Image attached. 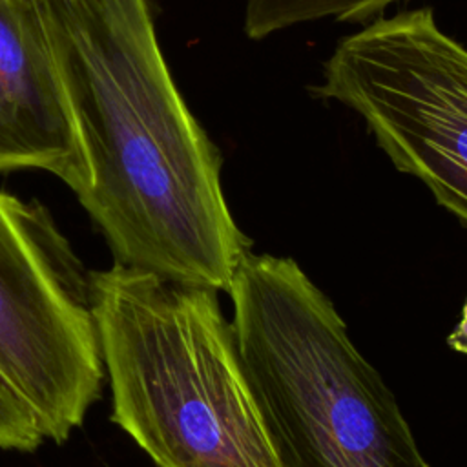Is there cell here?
Masks as SVG:
<instances>
[{
	"mask_svg": "<svg viewBox=\"0 0 467 467\" xmlns=\"http://www.w3.org/2000/svg\"><path fill=\"white\" fill-rule=\"evenodd\" d=\"M78 126V202L117 265L228 292L252 241L162 55L150 0H40Z\"/></svg>",
	"mask_w": 467,
	"mask_h": 467,
	"instance_id": "6da1fadb",
	"label": "cell"
},
{
	"mask_svg": "<svg viewBox=\"0 0 467 467\" xmlns=\"http://www.w3.org/2000/svg\"><path fill=\"white\" fill-rule=\"evenodd\" d=\"M111 420L157 467H285L217 290L89 272Z\"/></svg>",
	"mask_w": 467,
	"mask_h": 467,
	"instance_id": "7a4b0ae2",
	"label": "cell"
},
{
	"mask_svg": "<svg viewBox=\"0 0 467 467\" xmlns=\"http://www.w3.org/2000/svg\"><path fill=\"white\" fill-rule=\"evenodd\" d=\"M235 343L285 467H431L334 303L292 257L248 252Z\"/></svg>",
	"mask_w": 467,
	"mask_h": 467,
	"instance_id": "3957f363",
	"label": "cell"
},
{
	"mask_svg": "<svg viewBox=\"0 0 467 467\" xmlns=\"http://www.w3.org/2000/svg\"><path fill=\"white\" fill-rule=\"evenodd\" d=\"M312 95L358 113L396 170L467 224V47L431 7L376 16L339 38Z\"/></svg>",
	"mask_w": 467,
	"mask_h": 467,
	"instance_id": "277c9868",
	"label": "cell"
},
{
	"mask_svg": "<svg viewBox=\"0 0 467 467\" xmlns=\"http://www.w3.org/2000/svg\"><path fill=\"white\" fill-rule=\"evenodd\" d=\"M0 374L62 443L100 396L89 272L35 202L0 192Z\"/></svg>",
	"mask_w": 467,
	"mask_h": 467,
	"instance_id": "5b68a950",
	"label": "cell"
},
{
	"mask_svg": "<svg viewBox=\"0 0 467 467\" xmlns=\"http://www.w3.org/2000/svg\"><path fill=\"white\" fill-rule=\"evenodd\" d=\"M42 170L75 195L88 162L40 0H0V171Z\"/></svg>",
	"mask_w": 467,
	"mask_h": 467,
	"instance_id": "8992f818",
	"label": "cell"
},
{
	"mask_svg": "<svg viewBox=\"0 0 467 467\" xmlns=\"http://www.w3.org/2000/svg\"><path fill=\"white\" fill-rule=\"evenodd\" d=\"M400 0H243V31L252 40H263L296 26L336 20L367 22Z\"/></svg>",
	"mask_w": 467,
	"mask_h": 467,
	"instance_id": "52a82bcc",
	"label": "cell"
},
{
	"mask_svg": "<svg viewBox=\"0 0 467 467\" xmlns=\"http://www.w3.org/2000/svg\"><path fill=\"white\" fill-rule=\"evenodd\" d=\"M42 440L33 410L0 374V451L31 452Z\"/></svg>",
	"mask_w": 467,
	"mask_h": 467,
	"instance_id": "ba28073f",
	"label": "cell"
},
{
	"mask_svg": "<svg viewBox=\"0 0 467 467\" xmlns=\"http://www.w3.org/2000/svg\"><path fill=\"white\" fill-rule=\"evenodd\" d=\"M447 345H449L452 350H456V352L467 356V299H465V305H463L460 321L456 323V327L452 328V332H451L449 337H447Z\"/></svg>",
	"mask_w": 467,
	"mask_h": 467,
	"instance_id": "9c48e42d",
	"label": "cell"
}]
</instances>
